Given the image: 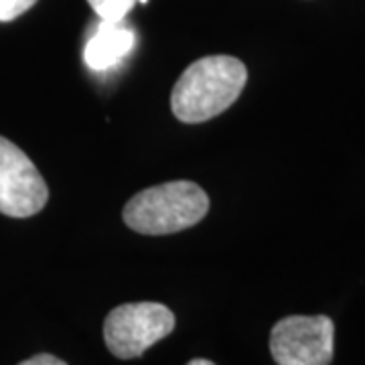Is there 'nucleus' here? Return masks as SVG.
<instances>
[{"instance_id":"f257e3e1","label":"nucleus","mask_w":365,"mask_h":365,"mask_svg":"<svg viewBox=\"0 0 365 365\" xmlns=\"http://www.w3.org/2000/svg\"><path fill=\"white\" fill-rule=\"evenodd\" d=\"M246 83L248 69L237 57H201L177 79L170 93L173 114L185 124L207 122L234 104Z\"/></svg>"},{"instance_id":"f03ea898","label":"nucleus","mask_w":365,"mask_h":365,"mask_svg":"<svg viewBox=\"0 0 365 365\" xmlns=\"http://www.w3.org/2000/svg\"><path fill=\"white\" fill-rule=\"evenodd\" d=\"M209 211L207 193L191 181H170L148 187L124 207V223L143 235H169L189 230Z\"/></svg>"},{"instance_id":"7ed1b4c3","label":"nucleus","mask_w":365,"mask_h":365,"mask_svg":"<svg viewBox=\"0 0 365 365\" xmlns=\"http://www.w3.org/2000/svg\"><path fill=\"white\" fill-rule=\"evenodd\" d=\"M175 329V314L160 302L120 304L106 317L104 341L118 359L140 357Z\"/></svg>"},{"instance_id":"20e7f679","label":"nucleus","mask_w":365,"mask_h":365,"mask_svg":"<svg viewBox=\"0 0 365 365\" xmlns=\"http://www.w3.org/2000/svg\"><path fill=\"white\" fill-rule=\"evenodd\" d=\"M270 353L278 365H331L335 325L327 314H292L270 333Z\"/></svg>"},{"instance_id":"39448f33","label":"nucleus","mask_w":365,"mask_h":365,"mask_svg":"<svg viewBox=\"0 0 365 365\" xmlns=\"http://www.w3.org/2000/svg\"><path fill=\"white\" fill-rule=\"evenodd\" d=\"M49 199L47 182L25 153L0 136V213L9 217H31Z\"/></svg>"},{"instance_id":"423d86ee","label":"nucleus","mask_w":365,"mask_h":365,"mask_svg":"<svg viewBox=\"0 0 365 365\" xmlns=\"http://www.w3.org/2000/svg\"><path fill=\"white\" fill-rule=\"evenodd\" d=\"M136 45V35L124 21H100L83 47V61L91 71L104 73L124 61Z\"/></svg>"},{"instance_id":"0eeeda50","label":"nucleus","mask_w":365,"mask_h":365,"mask_svg":"<svg viewBox=\"0 0 365 365\" xmlns=\"http://www.w3.org/2000/svg\"><path fill=\"white\" fill-rule=\"evenodd\" d=\"M100 21H124L136 0H88Z\"/></svg>"},{"instance_id":"6e6552de","label":"nucleus","mask_w":365,"mask_h":365,"mask_svg":"<svg viewBox=\"0 0 365 365\" xmlns=\"http://www.w3.org/2000/svg\"><path fill=\"white\" fill-rule=\"evenodd\" d=\"M37 0H0V23L14 21L16 16L25 14Z\"/></svg>"},{"instance_id":"1a4fd4ad","label":"nucleus","mask_w":365,"mask_h":365,"mask_svg":"<svg viewBox=\"0 0 365 365\" xmlns=\"http://www.w3.org/2000/svg\"><path fill=\"white\" fill-rule=\"evenodd\" d=\"M19 365H67L63 359L55 357V355H49V353H39L35 357H29L25 361H21Z\"/></svg>"},{"instance_id":"9d476101","label":"nucleus","mask_w":365,"mask_h":365,"mask_svg":"<svg viewBox=\"0 0 365 365\" xmlns=\"http://www.w3.org/2000/svg\"><path fill=\"white\" fill-rule=\"evenodd\" d=\"M187 365H215L213 361H209V359H191Z\"/></svg>"},{"instance_id":"9b49d317","label":"nucleus","mask_w":365,"mask_h":365,"mask_svg":"<svg viewBox=\"0 0 365 365\" xmlns=\"http://www.w3.org/2000/svg\"><path fill=\"white\" fill-rule=\"evenodd\" d=\"M136 2H140V4H146V2H148V0H136Z\"/></svg>"}]
</instances>
